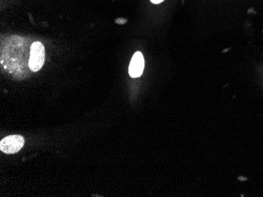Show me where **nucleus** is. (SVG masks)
Wrapping results in <instances>:
<instances>
[{
	"label": "nucleus",
	"instance_id": "f257e3e1",
	"mask_svg": "<svg viewBox=\"0 0 263 197\" xmlns=\"http://www.w3.org/2000/svg\"><path fill=\"white\" fill-rule=\"evenodd\" d=\"M45 49L41 42H35L31 46L29 66L32 72H38L44 65Z\"/></svg>",
	"mask_w": 263,
	"mask_h": 197
},
{
	"label": "nucleus",
	"instance_id": "f03ea898",
	"mask_svg": "<svg viewBox=\"0 0 263 197\" xmlns=\"http://www.w3.org/2000/svg\"><path fill=\"white\" fill-rule=\"evenodd\" d=\"M25 145V139L21 135H10L0 142V150L6 154H14L19 152Z\"/></svg>",
	"mask_w": 263,
	"mask_h": 197
},
{
	"label": "nucleus",
	"instance_id": "7ed1b4c3",
	"mask_svg": "<svg viewBox=\"0 0 263 197\" xmlns=\"http://www.w3.org/2000/svg\"><path fill=\"white\" fill-rule=\"evenodd\" d=\"M143 69H144V58L142 53L137 51L132 58L129 68H128V73L131 77H140L143 74Z\"/></svg>",
	"mask_w": 263,
	"mask_h": 197
},
{
	"label": "nucleus",
	"instance_id": "20e7f679",
	"mask_svg": "<svg viewBox=\"0 0 263 197\" xmlns=\"http://www.w3.org/2000/svg\"><path fill=\"white\" fill-rule=\"evenodd\" d=\"M151 2L155 4H161L163 2L164 0H150Z\"/></svg>",
	"mask_w": 263,
	"mask_h": 197
}]
</instances>
